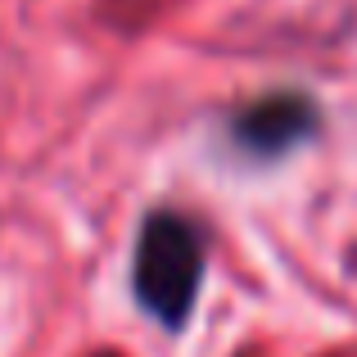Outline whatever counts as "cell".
Instances as JSON below:
<instances>
[{
  "label": "cell",
  "mask_w": 357,
  "mask_h": 357,
  "mask_svg": "<svg viewBox=\"0 0 357 357\" xmlns=\"http://www.w3.org/2000/svg\"><path fill=\"white\" fill-rule=\"evenodd\" d=\"M208 271V244L195 218L176 208L145 213L136 231V253H131V294L140 312L154 317L163 331H185Z\"/></svg>",
  "instance_id": "cell-1"
},
{
  "label": "cell",
  "mask_w": 357,
  "mask_h": 357,
  "mask_svg": "<svg viewBox=\"0 0 357 357\" xmlns=\"http://www.w3.org/2000/svg\"><path fill=\"white\" fill-rule=\"evenodd\" d=\"M321 131V109L303 91H267L227 114V145L249 163H276Z\"/></svg>",
  "instance_id": "cell-2"
}]
</instances>
